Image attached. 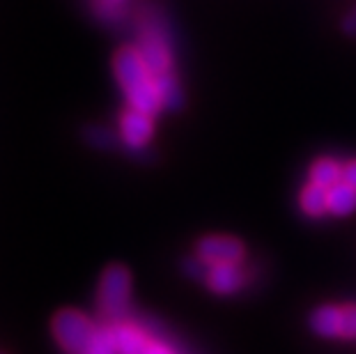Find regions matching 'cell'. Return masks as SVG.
Here are the masks:
<instances>
[{
  "instance_id": "obj_10",
  "label": "cell",
  "mask_w": 356,
  "mask_h": 354,
  "mask_svg": "<svg viewBox=\"0 0 356 354\" xmlns=\"http://www.w3.org/2000/svg\"><path fill=\"white\" fill-rule=\"evenodd\" d=\"M299 205L304 209V214L310 218H322L329 212V189L324 186H317L313 182H308L301 191Z\"/></svg>"
},
{
  "instance_id": "obj_16",
  "label": "cell",
  "mask_w": 356,
  "mask_h": 354,
  "mask_svg": "<svg viewBox=\"0 0 356 354\" xmlns=\"http://www.w3.org/2000/svg\"><path fill=\"white\" fill-rule=\"evenodd\" d=\"M86 354H118L111 327H106V329L99 331V336H97V341L92 343V348H90Z\"/></svg>"
},
{
  "instance_id": "obj_5",
  "label": "cell",
  "mask_w": 356,
  "mask_h": 354,
  "mask_svg": "<svg viewBox=\"0 0 356 354\" xmlns=\"http://www.w3.org/2000/svg\"><path fill=\"white\" fill-rule=\"evenodd\" d=\"M195 255L207 265H239L246 258V246L232 235H207L195 246Z\"/></svg>"
},
{
  "instance_id": "obj_3",
  "label": "cell",
  "mask_w": 356,
  "mask_h": 354,
  "mask_svg": "<svg viewBox=\"0 0 356 354\" xmlns=\"http://www.w3.org/2000/svg\"><path fill=\"white\" fill-rule=\"evenodd\" d=\"M53 336L58 345L67 354H86L99 336V327L88 318L86 313L74 311V308H63L53 318Z\"/></svg>"
},
{
  "instance_id": "obj_21",
  "label": "cell",
  "mask_w": 356,
  "mask_h": 354,
  "mask_svg": "<svg viewBox=\"0 0 356 354\" xmlns=\"http://www.w3.org/2000/svg\"><path fill=\"white\" fill-rule=\"evenodd\" d=\"M118 3H124V0H118Z\"/></svg>"
},
{
  "instance_id": "obj_12",
  "label": "cell",
  "mask_w": 356,
  "mask_h": 354,
  "mask_svg": "<svg viewBox=\"0 0 356 354\" xmlns=\"http://www.w3.org/2000/svg\"><path fill=\"white\" fill-rule=\"evenodd\" d=\"M310 182L317 186H324V189H331L338 182H343V166L336 159H329V156H322L310 166Z\"/></svg>"
},
{
  "instance_id": "obj_2",
  "label": "cell",
  "mask_w": 356,
  "mask_h": 354,
  "mask_svg": "<svg viewBox=\"0 0 356 354\" xmlns=\"http://www.w3.org/2000/svg\"><path fill=\"white\" fill-rule=\"evenodd\" d=\"M143 60L154 77L175 72V49L170 28L159 12H147L138 24V47Z\"/></svg>"
},
{
  "instance_id": "obj_15",
  "label": "cell",
  "mask_w": 356,
  "mask_h": 354,
  "mask_svg": "<svg viewBox=\"0 0 356 354\" xmlns=\"http://www.w3.org/2000/svg\"><path fill=\"white\" fill-rule=\"evenodd\" d=\"M181 269H184V274L188 278H193V281H204V278H207V272H209V265L200 258V255H193V258H186L181 262Z\"/></svg>"
},
{
  "instance_id": "obj_18",
  "label": "cell",
  "mask_w": 356,
  "mask_h": 354,
  "mask_svg": "<svg viewBox=\"0 0 356 354\" xmlns=\"http://www.w3.org/2000/svg\"><path fill=\"white\" fill-rule=\"evenodd\" d=\"M340 33H343L345 37H352V40H356V5L345 14L343 21H340Z\"/></svg>"
},
{
  "instance_id": "obj_8",
  "label": "cell",
  "mask_w": 356,
  "mask_h": 354,
  "mask_svg": "<svg viewBox=\"0 0 356 354\" xmlns=\"http://www.w3.org/2000/svg\"><path fill=\"white\" fill-rule=\"evenodd\" d=\"M204 283L214 295H234L244 285V272L239 265H209Z\"/></svg>"
},
{
  "instance_id": "obj_14",
  "label": "cell",
  "mask_w": 356,
  "mask_h": 354,
  "mask_svg": "<svg viewBox=\"0 0 356 354\" xmlns=\"http://www.w3.org/2000/svg\"><path fill=\"white\" fill-rule=\"evenodd\" d=\"M83 138H86V143H90L92 147L97 150H111L118 145V138L115 134H113L111 129H106V127H99V124H90L83 129Z\"/></svg>"
},
{
  "instance_id": "obj_17",
  "label": "cell",
  "mask_w": 356,
  "mask_h": 354,
  "mask_svg": "<svg viewBox=\"0 0 356 354\" xmlns=\"http://www.w3.org/2000/svg\"><path fill=\"white\" fill-rule=\"evenodd\" d=\"M343 338L356 341V304L343 306Z\"/></svg>"
},
{
  "instance_id": "obj_19",
  "label": "cell",
  "mask_w": 356,
  "mask_h": 354,
  "mask_svg": "<svg viewBox=\"0 0 356 354\" xmlns=\"http://www.w3.org/2000/svg\"><path fill=\"white\" fill-rule=\"evenodd\" d=\"M343 182H345V184H350L352 189H356V159L347 161V163L343 166Z\"/></svg>"
},
{
  "instance_id": "obj_11",
  "label": "cell",
  "mask_w": 356,
  "mask_h": 354,
  "mask_svg": "<svg viewBox=\"0 0 356 354\" xmlns=\"http://www.w3.org/2000/svg\"><path fill=\"white\" fill-rule=\"evenodd\" d=\"M156 86H159V95H161V104L165 111L184 108V90H181V83L175 72L156 77Z\"/></svg>"
},
{
  "instance_id": "obj_1",
  "label": "cell",
  "mask_w": 356,
  "mask_h": 354,
  "mask_svg": "<svg viewBox=\"0 0 356 354\" xmlns=\"http://www.w3.org/2000/svg\"><path fill=\"white\" fill-rule=\"evenodd\" d=\"M113 72H115L118 86L127 97V104L136 111L156 115L163 108L161 95H159L156 77L143 60L136 47H122L113 56Z\"/></svg>"
},
{
  "instance_id": "obj_13",
  "label": "cell",
  "mask_w": 356,
  "mask_h": 354,
  "mask_svg": "<svg viewBox=\"0 0 356 354\" xmlns=\"http://www.w3.org/2000/svg\"><path fill=\"white\" fill-rule=\"evenodd\" d=\"M356 212V189L350 184L338 182L329 189V214L333 216H350Z\"/></svg>"
},
{
  "instance_id": "obj_20",
  "label": "cell",
  "mask_w": 356,
  "mask_h": 354,
  "mask_svg": "<svg viewBox=\"0 0 356 354\" xmlns=\"http://www.w3.org/2000/svg\"><path fill=\"white\" fill-rule=\"evenodd\" d=\"M143 354H172V352L168 348H163V345H159V343H149Z\"/></svg>"
},
{
  "instance_id": "obj_6",
  "label": "cell",
  "mask_w": 356,
  "mask_h": 354,
  "mask_svg": "<svg viewBox=\"0 0 356 354\" xmlns=\"http://www.w3.org/2000/svg\"><path fill=\"white\" fill-rule=\"evenodd\" d=\"M120 138L129 150H143L147 147L154 138V120L147 113H140L136 108H124L120 115Z\"/></svg>"
},
{
  "instance_id": "obj_9",
  "label": "cell",
  "mask_w": 356,
  "mask_h": 354,
  "mask_svg": "<svg viewBox=\"0 0 356 354\" xmlns=\"http://www.w3.org/2000/svg\"><path fill=\"white\" fill-rule=\"evenodd\" d=\"M113 341H115L118 354H143L149 341L131 325H113Z\"/></svg>"
},
{
  "instance_id": "obj_4",
  "label": "cell",
  "mask_w": 356,
  "mask_h": 354,
  "mask_svg": "<svg viewBox=\"0 0 356 354\" xmlns=\"http://www.w3.org/2000/svg\"><path fill=\"white\" fill-rule=\"evenodd\" d=\"M129 301H131V274L124 265H108L97 290V306L102 318L118 322L127 313Z\"/></svg>"
},
{
  "instance_id": "obj_7",
  "label": "cell",
  "mask_w": 356,
  "mask_h": 354,
  "mask_svg": "<svg viewBox=\"0 0 356 354\" xmlns=\"http://www.w3.org/2000/svg\"><path fill=\"white\" fill-rule=\"evenodd\" d=\"M308 325L320 338H343V306H317L308 315Z\"/></svg>"
}]
</instances>
